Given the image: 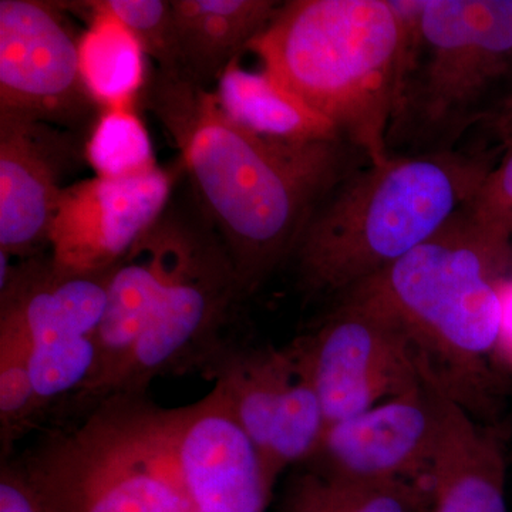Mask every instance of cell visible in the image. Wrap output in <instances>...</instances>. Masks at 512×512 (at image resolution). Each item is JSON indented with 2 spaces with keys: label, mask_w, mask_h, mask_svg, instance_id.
I'll return each mask as SVG.
<instances>
[{
  "label": "cell",
  "mask_w": 512,
  "mask_h": 512,
  "mask_svg": "<svg viewBox=\"0 0 512 512\" xmlns=\"http://www.w3.org/2000/svg\"><path fill=\"white\" fill-rule=\"evenodd\" d=\"M147 101L234 264L245 296L292 258L330 192L369 160L345 140L288 143L256 136L187 73L156 70Z\"/></svg>",
  "instance_id": "obj_1"
},
{
  "label": "cell",
  "mask_w": 512,
  "mask_h": 512,
  "mask_svg": "<svg viewBox=\"0 0 512 512\" xmlns=\"http://www.w3.org/2000/svg\"><path fill=\"white\" fill-rule=\"evenodd\" d=\"M511 262V242L463 210L429 241L348 292L389 313L412 342L424 376L471 416L495 426L507 383L494 366L498 282L511 274Z\"/></svg>",
  "instance_id": "obj_2"
},
{
  "label": "cell",
  "mask_w": 512,
  "mask_h": 512,
  "mask_svg": "<svg viewBox=\"0 0 512 512\" xmlns=\"http://www.w3.org/2000/svg\"><path fill=\"white\" fill-rule=\"evenodd\" d=\"M493 167L491 158L456 151L360 165L320 204L296 245L299 288L338 299L380 274L466 210Z\"/></svg>",
  "instance_id": "obj_3"
},
{
  "label": "cell",
  "mask_w": 512,
  "mask_h": 512,
  "mask_svg": "<svg viewBox=\"0 0 512 512\" xmlns=\"http://www.w3.org/2000/svg\"><path fill=\"white\" fill-rule=\"evenodd\" d=\"M402 43L396 0H292L245 52L369 163L380 164L390 158Z\"/></svg>",
  "instance_id": "obj_4"
},
{
  "label": "cell",
  "mask_w": 512,
  "mask_h": 512,
  "mask_svg": "<svg viewBox=\"0 0 512 512\" xmlns=\"http://www.w3.org/2000/svg\"><path fill=\"white\" fill-rule=\"evenodd\" d=\"M403 43L390 156L453 153L512 86V0H396Z\"/></svg>",
  "instance_id": "obj_5"
},
{
  "label": "cell",
  "mask_w": 512,
  "mask_h": 512,
  "mask_svg": "<svg viewBox=\"0 0 512 512\" xmlns=\"http://www.w3.org/2000/svg\"><path fill=\"white\" fill-rule=\"evenodd\" d=\"M13 463L53 512H198L171 409L146 394L111 397Z\"/></svg>",
  "instance_id": "obj_6"
},
{
  "label": "cell",
  "mask_w": 512,
  "mask_h": 512,
  "mask_svg": "<svg viewBox=\"0 0 512 512\" xmlns=\"http://www.w3.org/2000/svg\"><path fill=\"white\" fill-rule=\"evenodd\" d=\"M244 289L210 222L181 220L160 293L116 396L146 394L153 379L204 376L232 340L225 338Z\"/></svg>",
  "instance_id": "obj_7"
},
{
  "label": "cell",
  "mask_w": 512,
  "mask_h": 512,
  "mask_svg": "<svg viewBox=\"0 0 512 512\" xmlns=\"http://www.w3.org/2000/svg\"><path fill=\"white\" fill-rule=\"evenodd\" d=\"M113 268L67 274L50 258L13 265L0 251V323L25 339L43 410L63 397L73 400L93 380Z\"/></svg>",
  "instance_id": "obj_8"
},
{
  "label": "cell",
  "mask_w": 512,
  "mask_h": 512,
  "mask_svg": "<svg viewBox=\"0 0 512 512\" xmlns=\"http://www.w3.org/2000/svg\"><path fill=\"white\" fill-rule=\"evenodd\" d=\"M336 302L315 329L293 340L318 392L326 427L426 380L412 342L389 313L355 292Z\"/></svg>",
  "instance_id": "obj_9"
},
{
  "label": "cell",
  "mask_w": 512,
  "mask_h": 512,
  "mask_svg": "<svg viewBox=\"0 0 512 512\" xmlns=\"http://www.w3.org/2000/svg\"><path fill=\"white\" fill-rule=\"evenodd\" d=\"M204 377L212 379L256 447L265 480L276 487L288 468L312 456L325 414L296 346L247 348L232 342Z\"/></svg>",
  "instance_id": "obj_10"
},
{
  "label": "cell",
  "mask_w": 512,
  "mask_h": 512,
  "mask_svg": "<svg viewBox=\"0 0 512 512\" xmlns=\"http://www.w3.org/2000/svg\"><path fill=\"white\" fill-rule=\"evenodd\" d=\"M94 103L79 64V37L60 3L0 2V116L80 130Z\"/></svg>",
  "instance_id": "obj_11"
},
{
  "label": "cell",
  "mask_w": 512,
  "mask_h": 512,
  "mask_svg": "<svg viewBox=\"0 0 512 512\" xmlns=\"http://www.w3.org/2000/svg\"><path fill=\"white\" fill-rule=\"evenodd\" d=\"M441 390L429 379L365 413L326 427L301 464L366 483L430 485L440 433Z\"/></svg>",
  "instance_id": "obj_12"
},
{
  "label": "cell",
  "mask_w": 512,
  "mask_h": 512,
  "mask_svg": "<svg viewBox=\"0 0 512 512\" xmlns=\"http://www.w3.org/2000/svg\"><path fill=\"white\" fill-rule=\"evenodd\" d=\"M171 187L160 167L130 180L94 175L64 187L50 225V262L67 274L113 268L163 217Z\"/></svg>",
  "instance_id": "obj_13"
},
{
  "label": "cell",
  "mask_w": 512,
  "mask_h": 512,
  "mask_svg": "<svg viewBox=\"0 0 512 512\" xmlns=\"http://www.w3.org/2000/svg\"><path fill=\"white\" fill-rule=\"evenodd\" d=\"M175 454L198 512H268L274 490L220 389L171 409Z\"/></svg>",
  "instance_id": "obj_14"
},
{
  "label": "cell",
  "mask_w": 512,
  "mask_h": 512,
  "mask_svg": "<svg viewBox=\"0 0 512 512\" xmlns=\"http://www.w3.org/2000/svg\"><path fill=\"white\" fill-rule=\"evenodd\" d=\"M77 154L69 131L0 116V251L23 261L49 247L60 181Z\"/></svg>",
  "instance_id": "obj_15"
},
{
  "label": "cell",
  "mask_w": 512,
  "mask_h": 512,
  "mask_svg": "<svg viewBox=\"0 0 512 512\" xmlns=\"http://www.w3.org/2000/svg\"><path fill=\"white\" fill-rule=\"evenodd\" d=\"M180 218L167 214L141 237L111 271L107 305L99 330V359L89 386L72 406L89 413L119 393L173 251Z\"/></svg>",
  "instance_id": "obj_16"
},
{
  "label": "cell",
  "mask_w": 512,
  "mask_h": 512,
  "mask_svg": "<svg viewBox=\"0 0 512 512\" xmlns=\"http://www.w3.org/2000/svg\"><path fill=\"white\" fill-rule=\"evenodd\" d=\"M279 6L274 0H173L185 73L204 86L218 82L268 26Z\"/></svg>",
  "instance_id": "obj_17"
},
{
  "label": "cell",
  "mask_w": 512,
  "mask_h": 512,
  "mask_svg": "<svg viewBox=\"0 0 512 512\" xmlns=\"http://www.w3.org/2000/svg\"><path fill=\"white\" fill-rule=\"evenodd\" d=\"M214 93L229 119L256 136L288 143L342 140L328 120L271 73L244 69L239 57L221 74Z\"/></svg>",
  "instance_id": "obj_18"
},
{
  "label": "cell",
  "mask_w": 512,
  "mask_h": 512,
  "mask_svg": "<svg viewBox=\"0 0 512 512\" xmlns=\"http://www.w3.org/2000/svg\"><path fill=\"white\" fill-rule=\"evenodd\" d=\"M60 6L79 13L89 23L79 37V64L94 103L103 110L134 106L147 86V55L140 40L119 19L84 2Z\"/></svg>",
  "instance_id": "obj_19"
},
{
  "label": "cell",
  "mask_w": 512,
  "mask_h": 512,
  "mask_svg": "<svg viewBox=\"0 0 512 512\" xmlns=\"http://www.w3.org/2000/svg\"><path fill=\"white\" fill-rule=\"evenodd\" d=\"M298 467L278 512H433L430 485L366 483Z\"/></svg>",
  "instance_id": "obj_20"
},
{
  "label": "cell",
  "mask_w": 512,
  "mask_h": 512,
  "mask_svg": "<svg viewBox=\"0 0 512 512\" xmlns=\"http://www.w3.org/2000/svg\"><path fill=\"white\" fill-rule=\"evenodd\" d=\"M83 156L94 175L107 180L143 177L158 168L150 134L134 106L101 110Z\"/></svg>",
  "instance_id": "obj_21"
},
{
  "label": "cell",
  "mask_w": 512,
  "mask_h": 512,
  "mask_svg": "<svg viewBox=\"0 0 512 512\" xmlns=\"http://www.w3.org/2000/svg\"><path fill=\"white\" fill-rule=\"evenodd\" d=\"M43 412L37 397L25 339L0 323V423L3 456Z\"/></svg>",
  "instance_id": "obj_22"
},
{
  "label": "cell",
  "mask_w": 512,
  "mask_h": 512,
  "mask_svg": "<svg viewBox=\"0 0 512 512\" xmlns=\"http://www.w3.org/2000/svg\"><path fill=\"white\" fill-rule=\"evenodd\" d=\"M92 9L109 13L140 40L146 55L156 60L157 70L185 73L175 33L171 2L164 0H86Z\"/></svg>",
  "instance_id": "obj_23"
},
{
  "label": "cell",
  "mask_w": 512,
  "mask_h": 512,
  "mask_svg": "<svg viewBox=\"0 0 512 512\" xmlns=\"http://www.w3.org/2000/svg\"><path fill=\"white\" fill-rule=\"evenodd\" d=\"M466 211L480 227L505 241H512V140L507 153L491 168Z\"/></svg>",
  "instance_id": "obj_24"
},
{
  "label": "cell",
  "mask_w": 512,
  "mask_h": 512,
  "mask_svg": "<svg viewBox=\"0 0 512 512\" xmlns=\"http://www.w3.org/2000/svg\"><path fill=\"white\" fill-rule=\"evenodd\" d=\"M0 512H53L13 461L0 468Z\"/></svg>",
  "instance_id": "obj_25"
},
{
  "label": "cell",
  "mask_w": 512,
  "mask_h": 512,
  "mask_svg": "<svg viewBox=\"0 0 512 512\" xmlns=\"http://www.w3.org/2000/svg\"><path fill=\"white\" fill-rule=\"evenodd\" d=\"M501 302L500 333L494 352V366L505 382L512 379V274L498 282Z\"/></svg>",
  "instance_id": "obj_26"
},
{
  "label": "cell",
  "mask_w": 512,
  "mask_h": 512,
  "mask_svg": "<svg viewBox=\"0 0 512 512\" xmlns=\"http://www.w3.org/2000/svg\"><path fill=\"white\" fill-rule=\"evenodd\" d=\"M505 119L512 120V86L510 101H508L507 110H505Z\"/></svg>",
  "instance_id": "obj_27"
}]
</instances>
